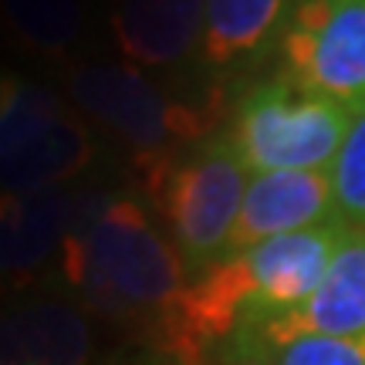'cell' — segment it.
<instances>
[{
    "label": "cell",
    "mask_w": 365,
    "mask_h": 365,
    "mask_svg": "<svg viewBox=\"0 0 365 365\" xmlns=\"http://www.w3.org/2000/svg\"><path fill=\"white\" fill-rule=\"evenodd\" d=\"M349 237L352 227L335 220L274 237L210 264L190 277L182 294L156 322L163 349L182 365H207L240 328L301 308Z\"/></svg>",
    "instance_id": "6da1fadb"
},
{
    "label": "cell",
    "mask_w": 365,
    "mask_h": 365,
    "mask_svg": "<svg viewBox=\"0 0 365 365\" xmlns=\"http://www.w3.org/2000/svg\"><path fill=\"white\" fill-rule=\"evenodd\" d=\"M61 271L85 308L105 318H153L190 284V271L143 200L85 193L61 247Z\"/></svg>",
    "instance_id": "7a4b0ae2"
},
{
    "label": "cell",
    "mask_w": 365,
    "mask_h": 365,
    "mask_svg": "<svg viewBox=\"0 0 365 365\" xmlns=\"http://www.w3.org/2000/svg\"><path fill=\"white\" fill-rule=\"evenodd\" d=\"M247 182L250 170L223 132L149 170V186L190 277L227 254Z\"/></svg>",
    "instance_id": "3957f363"
},
{
    "label": "cell",
    "mask_w": 365,
    "mask_h": 365,
    "mask_svg": "<svg viewBox=\"0 0 365 365\" xmlns=\"http://www.w3.org/2000/svg\"><path fill=\"white\" fill-rule=\"evenodd\" d=\"M352 125V112L291 75L261 81L234 108L223 132L250 173L331 170Z\"/></svg>",
    "instance_id": "277c9868"
},
{
    "label": "cell",
    "mask_w": 365,
    "mask_h": 365,
    "mask_svg": "<svg viewBox=\"0 0 365 365\" xmlns=\"http://www.w3.org/2000/svg\"><path fill=\"white\" fill-rule=\"evenodd\" d=\"M65 88L81 115L132 145L149 170L207 139L210 108L173 98L132 65H78Z\"/></svg>",
    "instance_id": "5b68a950"
},
{
    "label": "cell",
    "mask_w": 365,
    "mask_h": 365,
    "mask_svg": "<svg viewBox=\"0 0 365 365\" xmlns=\"http://www.w3.org/2000/svg\"><path fill=\"white\" fill-rule=\"evenodd\" d=\"M284 75L304 88L365 108V0H301L277 41Z\"/></svg>",
    "instance_id": "8992f818"
},
{
    "label": "cell",
    "mask_w": 365,
    "mask_h": 365,
    "mask_svg": "<svg viewBox=\"0 0 365 365\" xmlns=\"http://www.w3.org/2000/svg\"><path fill=\"white\" fill-rule=\"evenodd\" d=\"M341 220L331 170L250 173L227 254ZM223 254V257H227Z\"/></svg>",
    "instance_id": "52a82bcc"
},
{
    "label": "cell",
    "mask_w": 365,
    "mask_h": 365,
    "mask_svg": "<svg viewBox=\"0 0 365 365\" xmlns=\"http://www.w3.org/2000/svg\"><path fill=\"white\" fill-rule=\"evenodd\" d=\"M240 331L261 349L312 339V335L322 339L365 335V234L352 230V237L341 244L331 267L325 271L322 284L314 287V294L301 308Z\"/></svg>",
    "instance_id": "ba28073f"
},
{
    "label": "cell",
    "mask_w": 365,
    "mask_h": 365,
    "mask_svg": "<svg viewBox=\"0 0 365 365\" xmlns=\"http://www.w3.org/2000/svg\"><path fill=\"white\" fill-rule=\"evenodd\" d=\"M207 0H112V34L129 65L176 68L196 61Z\"/></svg>",
    "instance_id": "9c48e42d"
},
{
    "label": "cell",
    "mask_w": 365,
    "mask_h": 365,
    "mask_svg": "<svg viewBox=\"0 0 365 365\" xmlns=\"http://www.w3.org/2000/svg\"><path fill=\"white\" fill-rule=\"evenodd\" d=\"M301 0H207L196 65L207 75H237L277 48Z\"/></svg>",
    "instance_id": "30bf717a"
},
{
    "label": "cell",
    "mask_w": 365,
    "mask_h": 365,
    "mask_svg": "<svg viewBox=\"0 0 365 365\" xmlns=\"http://www.w3.org/2000/svg\"><path fill=\"white\" fill-rule=\"evenodd\" d=\"M88 355V318L68 301L31 298L0 312V365H85Z\"/></svg>",
    "instance_id": "8fae6325"
},
{
    "label": "cell",
    "mask_w": 365,
    "mask_h": 365,
    "mask_svg": "<svg viewBox=\"0 0 365 365\" xmlns=\"http://www.w3.org/2000/svg\"><path fill=\"white\" fill-rule=\"evenodd\" d=\"M81 190L0 193V274H31L61 254L75 227Z\"/></svg>",
    "instance_id": "7c38bea8"
},
{
    "label": "cell",
    "mask_w": 365,
    "mask_h": 365,
    "mask_svg": "<svg viewBox=\"0 0 365 365\" xmlns=\"http://www.w3.org/2000/svg\"><path fill=\"white\" fill-rule=\"evenodd\" d=\"M95 135L75 115H61L34 139L0 156V193L61 190L95 159Z\"/></svg>",
    "instance_id": "4fadbf2b"
},
{
    "label": "cell",
    "mask_w": 365,
    "mask_h": 365,
    "mask_svg": "<svg viewBox=\"0 0 365 365\" xmlns=\"http://www.w3.org/2000/svg\"><path fill=\"white\" fill-rule=\"evenodd\" d=\"M17 41L38 54H65L81 31L78 0H0Z\"/></svg>",
    "instance_id": "5bb4252c"
},
{
    "label": "cell",
    "mask_w": 365,
    "mask_h": 365,
    "mask_svg": "<svg viewBox=\"0 0 365 365\" xmlns=\"http://www.w3.org/2000/svg\"><path fill=\"white\" fill-rule=\"evenodd\" d=\"M61 115L68 112L51 88L24 81L14 71H0V156L34 139Z\"/></svg>",
    "instance_id": "9a60e30c"
},
{
    "label": "cell",
    "mask_w": 365,
    "mask_h": 365,
    "mask_svg": "<svg viewBox=\"0 0 365 365\" xmlns=\"http://www.w3.org/2000/svg\"><path fill=\"white\" fill-rule=\"evenodd\" d=\"M331 180H335L339 217L352 230L365 234V108L352 115L349 135L331 166Z\"/></svg>",
    "instance_id": "2e32d148"
},
{
    "label": "cell",
    "mask_w": 365,
    "mask_h": 365,
    "mask_svg": "<svg viewBox=\"0 0 365 365\" xmlns=\"http://www.w3.org/2000/svg\"><path fill=\"white\" fill-rule=\"evenodd\" d=\"M264 355L271 359V365H365V335H345V339L312 335L264 349Z\"/></svg>",
    "instance_id": "e0dca14e"
},
{
    "label": "cell",
    "mask_w": 365,
    "mask_h": 365,
    "mask_svg": "<svg viewBox=\"0 0 365 365\" xmlns=\"http://www.w3.org/2000/svg\"><path fill=\"white\" fill-rule=\"evenodd\" d=\"M207 365H271V359L264 355L261 345H254L244 331H237L227 345H220L213 352V359Z\"/></svg>",
    "instance_id": "ac0fdd59"
}]
</instances>
